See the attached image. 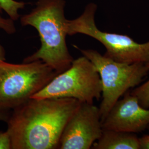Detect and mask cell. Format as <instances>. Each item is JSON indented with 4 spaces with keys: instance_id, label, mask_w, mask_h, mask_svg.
<instances>
[{
    "instance_id": "obj_15",
    "label": "cell",
    "mask_w": 149,
    "mask_h": 149,
    "mask_svg": "<svg viewBox=\"0 0 149 149\" xmlns=\"http://www.w3.org/2000/svg\"><path fill=\"white\" fill-rule=\"evenodd\" d=\"M10 111V110L0 108V122H7L11 114Z\"/></svg>"
},
{
    "instance_id": "obj_4",
    "label": "cell",
    "mask_w": 149,
    "mask_h": 149,
    "mask_svg": "<svg viewBox=\"0 0 149 149\" xmlns=\"http://www.w3.org/2000/svg\"><path fill=\"white\" fill-rule=\"evenodd\" d=\"M76 48L93 64L100 76L102 100L99 109L102 122L122 96L143 82L149 73V63H120L95 50Z\"/></svg>"
},
{
    "instance_id": "obj_9",
    "label": "cell",
    "mask_w": 149,
    "mask_h": 149,
    "mask_svg": "<svg viewBox=\"0 0 149 149\" xmlns=\"http://www.w3.org/2000/svg\"><path fill=\"white\" fill-rule=\"evenodd\" d=\"M93 149H141L136 134L114 130H103L101 138L93 144Z\"/></svg>"
},
{
    "instance_id": "obj_14",
    "label": "cell",
    "mask_w": 149,
    "mask_h": 149,
    "mask_svg": "<svg viewBox=\"0 0 149 149\" xmlns=\"http://www.w3.org/2000/svg\"><path fill=\"white\" fill-rule=\"evenodd\" d=\"M141 149H149V135H144L140 138Z\"/></svg>"
},
{
    "instance_id": "obj_12",
    "label": "cell",
    "mask_w": 149,
    "mask_h": 149,
    "mask_svg": "<svg viewBox=\"0 0 149 149\" xmlns=\"http://www.w3.org/2000/svg\"><path fill=\"white\" fill-rule=\"evenodd\" d=\"M1 11L0 10V29L8 34H14L16 32L14 21L10 18H3L1 16Z\"/></svg>"
},
{
    "instance_id": "obj_7",
    "label": "cell",
    "mask_w": 149,
    "mask_h": 149,
    "mask_svg": "<svg viewBox=\"0 0 149 149\" xmlns=\"http://www.w3.org/2000/svg\"><path fill=\"white\" fill-rule=\"evenodd\" d=\"M102 132L99 107L80 103L64 127L59 149H91L101 138Z\"/></svg>"
},
{
    "instance_id": "obj_10",
    "label": "cell",
    "mask_w": 149,
    "mask_h": 149,
    "mask_svg": "<svg viewBox=\"0 0 149 149\" xmlns=\"http://www.w3.org/2000/svg\"><path fill=\"white\" fill-rule=\"evenodd\" d=\"M26 3L15 0H0V10L3 11L13 21L17 20L19 15L18 11L23 9Z\"/></svg>"
},
{
    "instance_id": "obj_16",
    "label": "cell",
    "mask_w": 149,
    "mask_h": 149,
    "mask_svg": "<svg viewBox=\"0 0 149 149\" xmlns=\"http://www.w3.org/2000/svg\"><path fill=\"white\" fill-rule=\"evenodd\" d=\"M6 52L2 45L0 44V62L6 61Z\"/></svg>"
},
{
    "instance_id": "obj_17",
    "label": "cell",
    "mask_w": 149,
    "mask_h": 149,
    "mask_svg": "<svg viewBox=\"0 0 149 149\" xmlns=\"http://www.w3.org/2000/svg\"><path fill=\"white\" fill-rule=\"evenodd\" d=\"M148 129H149V128H148Z\"/></svg>"
},
{
    "instance_id": "obj_5",
    "label": "cell",
    "mask_w": 149,
    "mask_h": 149,
    "mask_svg": "<svg viewBox=\"0 0 149 149\" xmlns=\"http://www.w3.org/2000/svg\"><path fill=\"white\" fill-rule=\"evenodd\" d=\"M97 6L90 3L83 13L72 20H67L68 35L82 34L98 41L105 47L104 56L120 63L133 64L149 61V41L139 43L127 35L103 32L96 26L95 15Z\"/></svg>"
},
{
    "instance_id": "obj_11",
    "label": "cell",
    "mask_w": 149,
    "mask_h": 149,
    "mask_svg": "<svg viewBox=\"0 0 149 149\" xmlns=\"http://www.w3.org/2000/svg\"><path fill=\"white\" fill-rule=\"evenodd\" d=\"M148 63L149 64V61ZM130 93L138 98L141 106L145 108H149V79L141 85L137 86L130 91Z\"/></svg>"
},
{
    "instance_id": "obj_13",
    "label": "cell",
    "mask_w": 149,
    "mask_h": 149,
    "mask_svg": "<svg viewBox=\"0 0 149 149\" xmlns=\"http://www.w3.org/2000/svg\"><path fill=\"white\" fill-rule=\"evenodd\" d=\"M0 149H12V141L7 131H0Z\"/></svg>"
},
{
    "instance_id": "obj_6",
    "label": "cell",
    "mask_w": 149,
    "mask_h": 149,
    "mask_svg": "<svg viewBox=\"0 0 149 149\" xmlns=\"http://www.w3.org/2000/svg\"><path fill=\"white\" fill-rule=\"evenodd\" d=\"M100 76L95 65L82 56L74 60L69 69L56 75L31 98H69L81 103L93 104L102 97Z\"/></svg>"
},
{
    "instance_id": "obj_2",
    "label": "cell",
    "mask_w": 149,
    "mask_h": 149,
    "mask_svg": "<svg viewBox=\"0 0 149 149\" xmlns=\"http://www.w3.org/2000/svg\"><path fill=\"white\" fill-rule=\"evenodd\" d=\"M65 6V0H38L32 11L21 18L23 26L37 29L41 42L40 48L23 63L40 60L58 74L70 67L74 59L66 43Z\"/></svg>"
},
{
    "instance_id": "obj_8",
    "label": "cell",
    "mask_w": 149,
    "mask_h": 149,
    "mask_svg": "<svg viewBox=\"0 0 149 149\" xmlns=\"http://www.w3.org/2000/svg\"><path fill=\"white\" fill-rule=\"evenodd\" d=\"M102 127L103 130L142 132L149 127V108L141 106L138 98L129 91L112 107Z\"/></svg>"
},
{
    "instance_id": "obj_1",
    "label": "cell",
    "mask_w": 149,
    "mask_h": 149,
    "mask_svg": "<svg viewBox=\"0 0 149 149\" xmlns=\"http://www.w3.org/2000/svg\"><path fill=\"white\" fill-rule=\"evenodd\" d=\"M69 98H31L7 121L12 149H59L64 127L80 104Z\"/></svg>"
},
{
    "instance_id": "obj_3",
    "label": "cell",
    "mask_w": 149,
    "mask_h": 149,
    "mask_svg": "<svg viewBox=\"0 0 149 149\" xmlns=\"http://www.w3.org/2000/svg\"><path fill=\"white\" fill-rule=\"evenodd\" d=\"M58 74L40 60L21 64L0 62V108L10 111L20 106Z\"/></svg>"
}]
</instances>
